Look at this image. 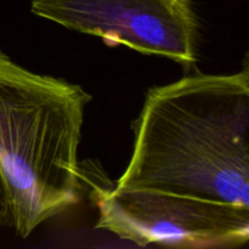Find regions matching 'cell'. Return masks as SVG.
Masks as SVG:
<instances>
[{"instance_id":"1","label":"cell","mask_w":249,"mask_h":249,"mask_svg":"<svg viewBox=\"0 0 249 249\" xmlns=\"http://www.w3.org/2000/svg\"><path fill=\"white\" fill-rule=\"evenodd\" d=\"M116 182L94 173L95 228L139 247L237 248L249 240V71L190 73L148 90Z\"/></svg>"},{"instance_id":"3","label":"cell","mask_w":249,"mask_h":249,"mask_svg":"<svg viewBox=\"0 0 249 249\" xmlns=\"http://www.w3.org/2000/svg\"><path fill=\"white\" fill-rule=\"evenodd\" d=\"M31 11L71 31L99 36L194 70L199 21L191 0H32Z\"/></svg>"},{"instance_id":"2","label":"cell","mask_w":249,"mask_h":249,"mask_svg":"<svg viewBox=\"0 0 249 249\" xmlns=\"http://www.w3.org/2000/svg\"><path fill=\"white\" fill-rule=\"evenodd\" d=\"M80 85L22 67L0 48V225L27 238L79 201Z\"/></svg>"}]
</instances>
